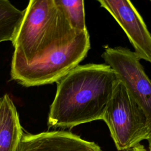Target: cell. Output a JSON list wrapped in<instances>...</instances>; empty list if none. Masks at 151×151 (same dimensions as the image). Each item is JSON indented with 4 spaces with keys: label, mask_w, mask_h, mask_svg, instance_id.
<instances>
[{
    "label": "cell",
    "mask_w": 151,
    "mask_h": 151,
    "mask_svg": "<svg viewBox=\"0 0 151 151\" xmlns=\"http://www.w3.org/2000/svg\"><path fill=\"white\" fill-rule=\"evenodd\" d=\"M118 81L116 73L105 63L77 65L57 82L48 127L71 129L102 120Z\"/></svg>",
    "instance_id": "1"
},
{
    "label": "cell",
    "mask_w": 151,
    "mask_h": 151,
    "mask_svg": "<svg viewBox=\"0 0 151 151\" xmlns=\"http://www.w3.org/2000/svg\"><path fill=\"white\" fill-rule=\"evenodd\" d=\"M24 10L12 41L11 61L29 64L71 42L82 32L71 26L57 0H31Z\"/></svg>",
    "instance_id": "2"
},
{
    "label": "cell",
    "mask_w": 151,
    "mask_h": 151,
    "mask_svg": "<svg viewBox=\"0 0 151 151\" xmlns=\"http://www.w3.org/2000/svg\"><path fill=\"white\" fill-rule=\"evenodd\" d=\"M90 48V36L87 29L71 42L29 64L11 61V78L27 87L57 83L78 65Z\"/></svg>",
    "instance_id": "3"
},
{
    "label": "cell",
    "mask_w": 151,
    "mask_h": 151,
    "mask_svg": "<svg viewBox=\"0 0 151 151\" xmlns=\"http://www.w3.org/2000/svg\"><path fill=\"white\" fill-rule=\"evenodd\" d=\"M102 120L119 151L130 150L149 136L144 111L119 80Z\"/></svg>",
    "instance_id": "4"
},
{
    "label": "cell",
    "mask_w": 151,
    "mask_h": 151,
    "mask_svg": "<svg viewBox=\"0 0 151 151\" xmlns=\"http://www.w3.org/2000/svg\"><path fill=\"white\" fill-rule=\"evenodd\" d=\"M101 57L142 108L151 133V80L134 52L123 47H106Z\"/></svg>",
    "instance_id": "5"
},
{
    "label": "cell",
    "mask_w": 151,
    "mask_h": 151,
    "mask_svg": "<svg viewBox=\"0 0 151 151\" xmlns=\"http://www.w3.org/2000/svg\"><path fill=\"white\" fill-rule=\"evenodd\" d=\"M124 31L139 60L151 63V34L130 1L99 0Z\"/></svg>",
    "instance_id": "6"
},
{
    "label": "cell",
    "mask_w": 151,
    "mask_h": 151,
    "mask_svg": "<svg viewBox=\"0 0 151 151\" xmlns=\"http://www.w3.org/2000/svg\"><path fill=\"white\" fill-rule=\"evenodd\" d=\"M16 151H102L94 142L64 130L24 133Z\"/></svg>",
    "instance_id": "7"
},
{
    "label": "cell",
    "mask_w": 151,
    "mask_h": 151,
    "mask_svg": "<svg viewBox=\"0 0 151 151\" xmlns=\"http://www.w3.org/2000/svg\"><path fill=\"white\" fill-rule=\"evenodd\" d=\"M23 134L17 108L5 94L0 100V151H16Z\"/></svg>",
    "instance_id": "8"
},
{
    "label": "cell",
    "mask_w": 151,
    "mask_h": 151,
    "mask_svg": "<svg viewBox=\"0 0 151 151\" xmlns=\"http://www.w3.org/2000/svg\"><path fill=\"white\" fill-rule=\"evenodd\" d=\"M24 15L8 0H0V43L12 42Z\"/></svg>",
    "instance_id": "9"
},
{
    "label": "cell",
    "mask_w": 151,
    "mask_h": 151,
    "mask_svg": "<svg viewBox=\"0 0 151 151\" xmlns=\"http://www.w3.org/2000/svg\"><path fill=\"white\" fill-rule=\"evenodd\" d=\"M64 11L71 26L77 31L87 30L85 22L84 1L57 0Z\"/></svg>",
    "instance_id": "10"
},
{
    "label": "cell",
    "mask_w": 151,
    "mask_h": 151,
    "mask_svg": "<svg viewBox=\"0 0 151 151\" xmlns=\"http://www.w3.org/2000/svg\"><path fill=\"white\" fill-rule=\"evenodd\" d=\"M129 151H148L146 149V148L141 144H138L136 146H134Z\"/></svg>",
    "instance_id": "11"
},
{
    "label": "cell",
    "mask_w": 151,
    "mask_h": 151,
    "mask_svg": "<svg viewBox=\"0 0 151 151\" xmlns=\"http://www.w3.org/2000/svg\"><path fill=\"white\" fill-rule=\"evenodd\" d=\"M148 141V143H149V151H151V133L149 134L147 139Z\"/></svg>",
    "instance_id": "12"
},
{
    "label": "cell",
    "mask_w": 151,
    "mask_h": 151,
    "mask_svg": "<svg viewBox=\"0 0 151 151\" xmlns=\"http://www.w3.org/2000/svg\"><path fill=\"white\" fill-rule=\"evenodd\" d=\"M0 100H1V97H0Z\"/></svg>",
    "instance_id": "13"
},
{
    "label": "cell",
    "mask_w": 151,
    "mask_h": 151,
    "mask_svg": "<svg viewBox=\"0 0 151 151\" xmlns=\"http://www.w3.org/2000/svg\"><path fill=\"white\" fill-rule=\"evenodd\" d=\"M128 151H129V150H128Z\"/></svg>",
    "instance_id": "14"
}]
</instances>
